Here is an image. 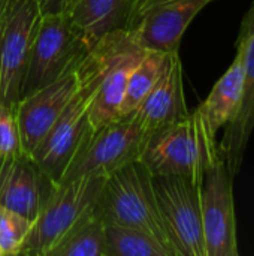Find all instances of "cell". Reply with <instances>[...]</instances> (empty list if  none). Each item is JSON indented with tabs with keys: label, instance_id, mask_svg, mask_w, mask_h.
Returning <instances> with one entry per match:
<instances>
[{
	"label": "cell",
	"instance_id": "5b68a950",
	"mask_svg": "<svg viewBox=\"0 0 254 256\" xmlns=\"http://www.w3.org/2000/svg\"><path fill=\"white\" fill-rule=\"evenodd\" d=\"M147 138L148 134L135 112L91 129L60 183L84 176L106 178L123 166L141 160Z\"/></svg>",
	"mask_w": 254,
	"mask_h": 256
},
{
	"label": "cell",
	"instance_id": "ac0fdd59",
	"mask_svg": "<svg viewBox=\"0 0 254 256\" xmlns=\"http://www.w3.org/2000/svg\"><path fill=\"white\" fill-rule=\"evenodd\" d=\"M46 256H108L105 224L93 212L88 213Z\"/></svg>",
	"mask_w": 254,
	"mask_h": 256
},
{
	"label": "cell",
	"instance_id": "603a6c76",
	"mask_svg": "<svg viewBox=\"0 0 254 256\" xmlns=\"http://www.w3.org/2000/svg\"><path fill=\"white\" fill-rule=\"evenodd\" d=\"M0 256H3V254H1V250H0Z\"/></svg>",
	"mask_w": 254,
	"mask_h": 256
},
{
	"label": "cell",
	"instance_id": "ffe728a7",
	"mask_svg": "<svg viewBox=\"0 0 254 256\" xmlns=\"http://www.w3.org/2000/svg\"><path fill=\"white\" fill-rule=\"evenodd\" d=\"M108 256H172L153 236L124 226L105 225Z\"/></svg>",
	"mask_w": 254,
	"mask_h": 256
},
{
	"label": "cell",
	"instance_id": "2e32d148",
	"mask_svg": "<svg viewBox=\"0 0 254 256\" xmlns=\"http://www.w3.org/2000/svg\"><path fill=\"white\" fill-rule=\"evenodd\" d=\"M136 0H70L69 20L93 48L102 38L124 32Z\"/></svg>",
	"mask_w": 254,
	"mask_h": 256
},
{
	"label": "cell",
	"instance_id": "e0dca14e",
	"mask_svg": "<svg viewBox=\"0 0 254 256\" xmlns=\"http://www.w3.org/2000/svg\"><path fill=\"white\" fill-rule=\"evenodd\" d=\"M243 96V63L238 52L229 69L211 88L208 98L198 106L216 135L223 129L235 116Z\"/></svg>",
	"mask_w": 254,
	"mask_h": 256
},
{
	"label": "cell",
	"instance_id": "6da1fadb",
	"mask_svg": "<svg viewBox=\"0 0 254 256\" xmlns=\"http://www.w3.org/2000/svg\"><path fill=\"white\" fill-rule=\"evenodd\" d=\"M123 32L102 38L79 63V87L55 124L30 158L54 184H60L69 164L91 130L90 110Z\"/></svg>",
	"mask_w": 254,
	"mask_h": 256
},
{
	"label": "cell",
	"instance_id": "7a4b0ae2",
	"mask_svg": "<svg viewBox=\"0 0 254 256\" xmlns=\"http://www.w3.org/2000/svg\"><path fill=\"white\" fill-rule=\"evenodd\" d=\"M219 158L217 135L196 108L186 118L151 132L141 162L151 176H181L202 182L205 171Z\"/></svg>",
	"mask_w": 254,
	"mask_h": 256
},
{
	"label": "cell",
	"instance_id": "9a60e30c",
	"mask_svg": "<svg viewBox=\"0 0 254 256\" xmlns=\"http://www.w3.org/2000/svg\"><path fill=\"white\" fill-rule=\"evenodd\" d=\"M145 50L141 48L127 32H123L117 51L103 75L102 84L90 110L91 129L102 128L121 117V104L130 72L138 64Z\"/></svg>",
	"mask_w": 254,
	"mask_h": 256
},
{
	"label": "cell",
	"instance_id": "7c38bea8",
	"mask_svg": "<svg viewBox=\"0 0 254 256\" xmlns=\"http://www.w3.org/2000/svg\"><path fill=\"white\" fill-rule=\"evenodd\" d=\"M79 63L70 66L51 84L18 100L16 122L25 154L30 156L36 150L78 92L81 81Z\"/></svg>",
	"mask_w": 254,
	"mask_h": 256
},
{
	"label": "cell",
	"instance_id": "4fadbf2b",
	"mask_svg": "<svg viewBox=\"0 0 254 256\" xmlns=\"http://www.w3.org/2000/svg\"><path fill=\"white\" fill-rule=\"evenodd\" d=\"M54 184L25 153L0 159V206L34 222Z\"/></svg>",
	"mask_w": 254,
	"mask_h": 256
},
{
	"label": "cell",
	"instance_id": "277c9868",
	"mask_svg": "<svg viewBox=\"0 0 254 256\" xmlns=\"http://www.w3.org/2000/svg\"><path fill=\"white\" fill-rule=\"evenodd\" d=\"M90 50L66 12L42 15L27 57L19 99L55 81Z\"/></svg>",
	"mask_w": 254,
	"mask_h": 256
},
{
	"label": "cell",
	"instance_id": "44dd1931",
	"mask_svg": "<svg viewBox=\"0 0 254 256\" xmlns=\"http://www.w3.org/2000/svg\"><path fill=\"white\" fill-rule=\"evenodd\" d=\"M33 222L0 206V250L3 255H19Z\"/></svg>",
	"mask_w": 254,
	"mask_h": 256
},
{
	"label": "cell",
	"instance_id": "7402d4cb",
	"mask_svg": "<svg viewBox=\"0 0 254 256\" xmlns=\"http://www.w3.org/2000/svg\"><path fill=\"white\" fill-rule=\"evenodd\" d=\"M24 153L16 122V105L0 104V159Z\"/></svg>",
	"mask_w": 254,
	"mask_h": 256
},
{
	"label": "cell",
	"instance_id": "d6986e66",
	"mask_svg": "<svg viewBox=\"0 0 254 256\" xmlns=\"http://www.w3.org/2000/svg\"><path fill=\"white\" fill-rule=\"evenodd\" d=\"M166 57L168 54L145 50L144 56L141 57V60L129 75L126 93L120 111L121 117L132 114L139 106V104L144 100V98L148 94V92L153 88V86L157 82L159 76L162 75L166 63Z\"/></svg>",
	"mask_w": 254,
	"mask_h": 256
},
{
	"label": "cell",
	"instance_id": "ba28073f",
	"mask_svg": "<svg viewBox=\"0 0 254 256\" xmlns=\"http://www.w3.org/2000/svg\"><path fill=\"white\" fill-rule=\"evenodd\" d=\"M42 18L37 0L0 4V104L16 105L27 57Z\"/></svg>",
	"mask_w": 254,
	"mask_h": 256
},
{
	"label": "cell",
	"instance_id": "8992f818",
	"mask_svg": "<svg viewBox=\"0 0 254 256\" xmlns=\"http://www.w3.org/2000/svg\"><path fill=\"white\" fill-rule=\"evenodd\" d=\"M103 182L105 177L84 176L57 184L34 219L19 255H48L82 218L93 212Z\"/></svg>",
	"mask_w": 254,
	"mask_h": 256
},
{
	"label": "cell",
	"instance_id": "8fae6325",
	"mask_svg": "<svg viewBox=\"0 0 254 256\" xmlns=\"http://www.w3.org/2000/svg\"><path fill=\"white\" fill-rule=\"evenodd\" d=\"M235 50L243 63V96L232 120L223 128L219 144L229 174L235 178L254 130V2L243 18Z\"/></svg>",
	"mask_w": 254,
	"mask_h": 256
},
{
	"label": "cell",
	"instance_id": "30bf717a",
	"mask_svg": "<svg viewBox=\"0 0 254 256\" xmlns=\"http://www.w3.org/2000/svg\"><path fill=\"white\" fill-rule=\"evenodd\" d=\"M232 180L223 158H219L204 174L201 212L207 256L240 255Z\"/></svg>",
	"mask_w": 254,
	"mask_h": 256
},
{
	"label": "cell",
	"instance_id": "9c48e42d",
	"mask_svg": "<svg viewBox=\"0 0 254 256\" xmlns=\"http://www.w3.org/2000/svg\"><path fill=\"white\" fill-rule=\"evenodd\" d=\"M213 0H136L127 32L144 50L178 52L195 16Z\"/></svg>",
	"mask_w": 254,
	"mask_h": 256
},
{
	"label": "cell",
	"instance_id": "cb8c5ba5",
	"mask_svg": "<svg viewBox=\"0 0 254 256\" xmlns=\"http://www.w3.org/2000/svg\"><path fill=\"white\" fill-rule=\"evenodd\" d=\"M1 2H3V0H0V4H1Z\"/></svg>",
	"mask_w": 254,
	"mask_h": 256
},
{
	"label": "cell",
	"instance_id": "3957f363",
	"mask_svg": "<svg viewBox=\"0 0 254 256\" xmlns=\"http://www.w3.org/2000/svg\"><path fill=\"white\" fill-rule=\"evenodd\" d=\"M151 172L135 160L108 176L94 202L93 213L105 224L144 231L177 256L162 222L153 190Z\"/></svg>",
	"mask_w": 254,
	"mask_h": 256
},
{
	"label": "cell",
	"instance_id": "52a82bcc",
	"mask_svg": "<svg viewBox=\"0 0 254 256\" xmlns=\"http://www.w3.org/2000/svg\"><path fill=\"white\" fill-rule=\"evenodd\" d=\"M151 183L177 256H207L201 212L202 182L181 176H153Z\"/></svg>",
	"mask_w": 254,
	"mask_h": 256
},
{
	"label": "cell",
	"instance_id": "5bb4252c",
	"mask_svg": "<svg viewBox=\"0 0 254 256\" xmlns=\"http://www.w3.org/2000/svg\"><path fill=\"white\" fill-rule=\"evenodd\" d=\"M133 112L148 135L190 114L184 98L183 64L178 52L168 54L162 75Z\"/></svg>",
	"mask_w": 254,
	"mask_h": 256
}]
</instances>
